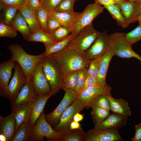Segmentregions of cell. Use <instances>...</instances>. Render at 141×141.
Masks as SVG:
<instances>
[{
    "label": "cell",
    "instance_id": "obj_5",
    "mask_svg": "<svg viewBox=\"0 0 141 141\" xmlns=\"http://www.w3.org/2000/svg\"><path fill=\"white\" fill-rule=\"evenodd\" d=\"M110 36L111 39V48L115 55L123 58H136L141 62V56L133 50L132 45L126 39L124 33L117 32Z\"/></svg>",
    "mask_w": 141,
    "mask_h": 141
},
{
    "label": "cell",
    "instance_id": "obj_58",
    "mask_svg": "<svg viewBox=\"0 0 141 141\" xmlns=\"http://www.w3.org/2000/svg\"></svg>",
    "mask_w": 141,
    "mask_h": 141
},
{
    "label": "cell",
    "instance_id": "obj_35",
    "mask_svg": "<svg viewBox=\"0 0 141 141\" xmlns=\"http://www.w3.org/2000/svg\"><path fill=\"white\" fill-rule=\"evenodd\" d=\"M3 10V19L2 21L10 26L19 8L14 6H8L4 7Z\"/></svg>",
    "mask_w": 141,
    "mask_h": 141
},
{
    "label": "cell",
    "instance_id": "obj_52",
    "mask_svg": "<svg viewBox=\"0 0 141 141\" xmlns=\"http://www.w3.org/2000/svg\"><path fill=\"white\" fill-rule=\"evenodd\" d=\"M116 3L120 5L122 3L128 1L129 0H113Z\"/></svg>",
    "mask_w": 141,
    "mask_h": 141
},
{
    "label": "cell",
    "instance_id": "obj_34",
    "mask_svg": "<svg viewBox=\"0 0 141 141\" xmlns=\"http://www.w3.org/2000/svg\"><path fill=\"white\" fill-rule=\"evenodd\" d=\"M71 32L70 29L62 26L54 31L49 33L54 41L57 43L65 39Z\"/></svg>",
    "mask_w": 141,
    "mask_h": 141
},
{
    "label": "cell",
    "instance_id": "obj_13",
    "mask_svg": "<svg viewBox=\"0 0 141 141\" xmlns=\"http://www.w3.org/2000/svg\"><path fill=\"white\" fill-rule=\"evenodd\" d=\"M32 82L36 97L51 93L49 84L43 70L41 61L34 70Z\"/></svg>",
    "mask_w": 141,
    "mask_h": 141
},
{
    "label": "cell",
    "instance_id": "obj_47",
    "mask_svg": "<svg viewBox=\"0 0 141 141\" xmlns=\"http://www.w3.org/2000/svg\"><path fill=\"white\" fill-rule=\"evenodd\" d=\"M27 6L35 12L42 7L40 0H27Z\"/></svg>",
    "mask_w": 141,
    "mask_h": 141
},
{
    "label": "cell",
    "instance_id": "obj_32",
    "mask_svg": "<svg viewBox=\"0 0 141 141\" xmlns=\"http://www.w3.org/2000/svg\"><path fill=\"white\" fill-rule=\"evenodd\" d=\"M107 95L104 94L94 98L90 102L87 108L94 106L110 111V103Z\"/></svg>",
    "mask_w": 141,
    "mask_h": 141
},
{
    "label": "cell",
    "instance_id": "obj_10",
    "mask_svg": "<svg viewBox=\"0 0 141 141\" xmlns=\"http://www.w3.org/2000/svg\"><path fill=\"white\" fill-rule=\"evenodd\" d=\"M110 35L104 31L101 32L93 45L84 53L85 56L92 60L103 55L111 47Z\"/></svg>",
    "mask_w": 141,
    "mask_h": 141
},
{
    "label": "cell",
    "instance_id": "obj_56",
    "mask_svg": "<svg viewBox=\"0 0 141 141\" xmlns=\"http://www.w3.org/2000/svg\"><path fill=\"white\" fill-rule=\"evenodd\" d=\"M141 2V0H137V2L139 4Z\"/></svg>",
    "mask_w": 141,
    "mask_h": 141
},
{
    "label": "cell",
    "instance_id": "obj_28",
    "mask_svg": "<svg viewBox=\"0 0 141 141\" xmlns=\"http://www.w3.org/2000/svg\"><path fill=\"white\" fill-rule=\"evenodd\" d=\"M19 10L27 22L32 33L36 29L39 28H40L37 21L35 11L27 5Z\"/></svg>",
    "mask_w": 141,
    "mask_h": 141
},
{
    "label": "cell",
    "instance_id": "obj_42",
    "mask_svg": "<svg viewBox=\"0 0 141 141\" xmlns=\"http://www.w3.org/2000/svg\"><path fill=\"white\" fill-rule=\"evenodd\" d=\"M76 0H62L55 11L58 12H68L74 11L73 7Z\"/></svg>",
    "mask_w": 141,
    "mask_h": 141
},
{
    "label": "cell",
    "instance_id": "obj_43",
    "mask_svg": "<svg viewBox=\"0 0 141 141\" xmlns=\"http://www.w3.org/2000/svg\"><path fill=\"white\" fill-rule=\"evenodd\" d=\"M27 0H0V9L6 6H14L19 10L27 5Z\"/></svg>",
    "mask_w": 141,
    "mask_h": 141
},
{
    "label": "cell",
    "instance_id": "obj_19",
    "mask_svg": "<svg viewBox=\"0 0 141 141\" xmlns=\"http://www.w3.org/2000/svg\"><path fill=\"white\" fill-rule=\"evenodd\" d=\"M120 5L122 14L129 25L137 21L138 17L141 13L137 2L129 0Z\"/></svg>",
    "mask_w": 141,
    "mask_h": 141
},
{
    "label": "cell",
    "instance_id": "obj_21",
    "mask_svg": "<svg viewBox=\"0 0 141 141\" xmlns=\"http://www.w3.org/2000/svg\"><path fill=\"white\" fill-rule=\"evenodd\" d=\"M52 95L51 93L36 97L35 99L30 118L31 130L34 126L37 120L44 110L48 100Z\"/></svg>",
    "mask_w": 141,
    "mask_h": 141
},
{
    "label": "cell",
    "instance_id": "obj_22",
    "mask_svg": "<svg viewBox=\"0 0 141 141\" xmlns=\"http://www.w3.org/2000/svg\"><path fill=\"white\" fill-rule=\"evenodd\" d=\"M110 105V111L113 113L128 117L131 115V111L128 103L122 98L116 99L111 95H107Z\"/></svg>",
    "mask_w": 141,
    "mask_h": 141
},
{
    "label": "cell",
    "instance_id": "obj_26",
    "mask_svg": "<svg viewBox=\"0 0 141 141\" xmlns=\"http://www.w3.org/2000/svg\"><path fill=\"white\" fill-rule=\"evenodd\" d=\"M71 33L63 40L59 42L50 44H44L45 51L44 53L46 56L60 51L67 47L71 41L76 37Z\"/></svg>",
    "mask_w": 141,
    "mask_h": 141
},
{
    "label": "cell",
    "instance_id": "obj_44",
    "mask_svg": "<svg viewBox=\"0 0 141 141\" xmlns=\"http://www.w3.org/2000/svg\"><path fill=\"white\" fill-rule=\"evenodd\" d=\"M62 0H41L42 7L48 12L55 11Z\"/></svg>",
    "mask_w": 141,
    "mask_h": 141
},
{
    "label": "cell",
    "instance_id": "obj_31",
    "mask_svg": "<svg viewBox=\"0 0 141 141\" xmlns=\"http://www.w3.org/2000/svg\"><path fill=\"white\" fill-rule=\"evenodd\" d=\"M91 114L92 116L94 126L96 125L103 121L110 114L109 111L102 108L92 106Z\"/></svg>",
    "mask_w": 141,
    "mask_h": 141
},
{
    "label": "cell",
    "instance_id": "obj_1",
    "mask_svg": "<svg viewBox=\"0 0 141 141\" xmlns=\"http://www.w3.org/2000/svg\"><path fill=\"white\" fill-rule=\"evenodd\" d=\"M49 56L52 57L58 63L64 73V78L73 71L84 68H88L91 61L85 56L84 53L67 46Z\"/></svg>",
    "mask_w": 141,
    "mask_h": 141
},
{
    "label": "cell",
    "instance_id": "obj_53",
    "mask_svg": "<svg viewBox=\"0 0 141 141\" xmlns=\"http://www.w3.org/2000/svg\"><path fill=\"white\" fill-rule=\"evenodd\" d=\"M0 141H7L6 137L3 134L0 133Z\"/></svg>",
    "mask_w": 141,
    "mask_h": 141
},
{
    "label": "cell",
    "instance_id": "obj_39",
    "mask_svg": "<svg viewBox=\"0 0 141 141\" xmlns=\"http://www.w3.org/2000/svg\"><path fill=\"white\" fill-rule=\"evenodd\" d=\"M88 68H84L78 71L76 88L75 91L78 95L84 85L87 77Z\"/></svg>",
    "mask_w": 141,
    "mask_h": 141
},
{
    "label": "cell",
    "instance_id": "obj_16",
    "mask_svg": "<svg viewBox=\"0 0 141 141\" xmlns=\"http://www.w3.org/2000/svg\"><path fill=\"white\" fill-rule=\"evenodd\" d=\"M81 14V13L74 11L68 12L54 11L49 13V15L57 20L62 26L70 29L71 31L79 20Z\"/></svg>",
    "mask_w": 141,
    "mask_h": 141
},
{
    "label": "cell",
    "instance_id": "obj_18",
    "mask_svg": "<svg viewBox=\"0 0 141 141\" xmlns=\"http://www.w3.org/2000/svg\"><path fill=\"white\" fill-rule=\"evenodd\" d=\"M15 62L10 59L0 64V95L3 96L7 90L11 78L12 70L15 66Z\"/></svg>",
    "mask_w": 141,
    "mask_h": 141
},
{
    "label": "cell",
    "instance_id": "obj_25",
    "mask_svg": "<svg viewBox=\"0 0 141 141\" xmlns=\"http://www.w3.org/2000/svg\"><path fill=\"white\" fill-rule=\"evenodd\" d=\"M10 26L16 31L20 32L25 40H27L32 34L27 22L19 10L17 11Z\"/></svg>",
    "mask_w": 141,
    "mask_h": 141
},
{
    "label": "cell",
    "instance_id": "obj_46",
    "mask_svg": "<svg viewBox=\"0 0 141 141\" xmlns=\"http://www.w3.org/2000/svg\"><path fill=\"white\" fill-rule=\"evenodd\" d=\"M97 85H99L97 78L91 75H87L85 83L79 92L86 88Z\"/></svg>",
    "mask_w": 141,
    "mask_h": 141
},
{
    "label": "cell",
    "instance_id": "obj_57",
    "mask_svg": "<svg viewBox=\"0 0 141 141\" xmlns=\"http://www.w3.org/2000/svg\"><path fill=\"white\" fill-rule=\"evenodd\" d=\"M130 1L133 2H137V0H129Z\"/></svg>",
    "mask_w": 141,
    "mask_h": 141
},
{
    "label": "cell",
    "instance_id": "obj_29",
    "mask_svg": "<svg viewBox=\"0 0 141 141\" xmlns=\"http://www.w3.org/2000/svg\"><path fill=\"white\" fill-rule=\"evenodd\" d=\"M27 40L29 42H40L44 44H50L56 43L48 33L43 31L40 28L35 30Z\"/></svg>",
    "mask_w": 141,
    "mask_h": 141
},
{
    "label": "cell",
    "instance_id": "obj_33",
    "mask_svg": "<svg viewBox=\"0 0 141 141\" xmlns=\"http://www.w3.org/2000/svg\"><path fill=\"white\" fill-rule=\"evenodd\" d=\"M35 12L37 21L41 29L47 33V24L49 12L42 7Z\"/></svg>",
    "mask_w": 141,
    "mask_h": 141
},
{
    "label": "cell",
    "instance_id": "obj_14",
    "mask_svg": "<svg viewBox=\"0 0 141 141\" xmlns=\"http://www.w3.org/2000/svg\"><path fill=\"white\" fill-rule=\"evenodd\" d=\"M36 97L32 82L27 80L15 98L10 102L11 111L28 103Z\"/></svg>",
    "mask_w": 141,
    "mask_h": 141
},
{
    "label": "cell",
    "instance_id": "obj_55",
    "mask_svg": "<svg viewBox=\"0 0 141 141\" xmlns=\"http://www.w3.org/2000/svg\"><path fill=\"white\" fill-rule=\"evenodd\" d=\"M139 5L140 9L141 10V2L139 4Z\"/></svg>",
    "mask_w": 141,
    "mask_h": 141
},
{
    "label": "cell",
    "instance_id": "obj_40",
    "mask_svg": "<svg viewBox=\"0 0 141 141\" xmlns=\"http://www.w3.org/2000/svg\"><path fill=\"white\" fill-rule=\"evenodd\" d=\"M126 40L131 45L141 40V25H139L131 32L125 34Z\"/></svg>",
    "mask_w": 141,
    "mask_h": 141
},
{
    "label": "cell",
    "instance_id": "obj_12",
    "mask_svg": "<svg viewBox=\"0 0 141 141\" xmlns=\"http://www.w3.org/2000/svg\"><path fill=\"white\" fill-rule=\"evenodd\" d=\"M119 129H91L85 132L83 141H122Z\"/></svg>",
    "mask_w": 141,
    "mask_h": 141
},
{
    "label": "cell",
    "instance_id": "obj_50",
    "mask_svg": "<svg viewBox=\"0 0 141 141\" xmlns=\"http://www.w3.org/2000/svg\"><path fill=\"white\" fill-rule=\"evenodd\" d=\"M80 127V125L78 122L73 121L71 123L69 130L71 131L78 129Z\"/></svg>",
    "mask_w": 141,
    "mask_h": 141
},
{
    "label": "cell",
    "instance_id": "obj_2",
    "mask_svg": "<svg viewBox=\"0 0 141 141\" xmlns=\"http://www.w3.org/2000/svg\"><path fill=\"white\" fill-rule=\"evenodd\" d=\"M8 48L11 54L10 59L17 62L22 69L27 80L32 82L34 70L41 61L44 55V53L37 55H30L26 52L20 45L16 43L10 45Z\"/></svg>",
    "mask_w": 141,
    "mask_h": 141
},
{
    "label": "cell",
    "instance_id": "obj_51",
    "mask_svg": "<svg viewBox=\"0 0 141 141\" xmlns=\"http://www.w3.org/2000/svg\"><path fill=\"white\" fill-rule=\"evenodd\" d=\"M83 115L80 114L79 112H78L76 113L74 115L73 117V120L79 122L83 120Z\"/></svg>",
    "mask_w": 141,
    "mask_h": 141
},
{
    "label": "cell",
    "instance_id": "obj_48",
    "mask_svg": "<svg viewBox=\"0 0 141 141\" xmlns=\"http://www.w3.org/2000/svg\"><path fill=\"white\" fill-rule=\"evenodd\" d=\"M135 133L134 137L131 139L132 141H141V124L139 123L135 126Z\"/></svg>",
    "mask_w": 141,
    "mask_h": 141
},
{
    "label": "cell",
    "instance_id": "obj_24",
    "mask_svg": "<svg viewBox=\"0 0 141 141\" xmlns=\"http://www.w3.org/2000/svg\"><path fill=\"white\" fill-rule=\"evenodd\" d=\"M35 98L30 102L19 108L14 111H11L15 113L16 124L15 133L30 118Z\"/></svg>",
    "mask_w": 141,
    "mask_h": 141
},
{
    "label": "cell",
    "instance_id": "obj_41",
    "mask_svg": "<svg viewBox=\"0 0 141 141\" xmlns=\"http://www.w3.org/2000/svg\"><path fill=\"white\" fill-rule=\"evenodd\" d=\"M103 55L91 61L87 70V75H91L97 78L100 63Z\"/></svg>",
    "mask_w": 141,
    "mask_h": 141
},
{
    "label": "cell",
    "instance_id": "obj_4",
    "mask_svg": "<svg viewBox=\"0 0 141 141\" xmlns=\"http://www.w3.org/2000/svg\"><path fill=\"white\" fill-rule=\"evenodd\" d=\"M43 110L31 130L30 141H42L46 138L48 141H62L64 135L55 131L47 122Z\"/></svg>",
    "mask_w": 141,
    "mask_h": 141
},
{
    "label": "cell",
    "instance_id": "obj_54",
    "mask_svg": "<svg viewBox=\"0 0 141 141\" xmlns=\"http://www.w3.org/2000/svg\"><path fill=\"white\" fill-rule=\"evenodd\" d=\"M137 21L138 22L139 25H141V13L138 16Z\"/></svg>",
    "mask_w": 141,
    "mask_h": 141
},
{
    "label": "cell",
    "instance_id": "obj_8",
    "mask_svg": "<svg viewBox=\"0 0 141 141\" xmlns=\"http://www.w3.org/2000/svg\"><path fill=\"white\" fill-rule=\"evenodd\" d=\"M104 8L95 1L88 4L81 13L79 20L72 30L71 33L76 36L84 28L92 23L93 20L103 12Z\"/></svg>",
    "mask_w": 141,
    "mask_h": 141
},
{
    "label": "cell",
    "instance_id": "obj_6",
    "mask_svg": "<svg viewBox=\"0 0 141 141\" xmlns=\"http://www.w3.org/2000/svg\"><path fill=\"white\" fill-rule=\"evenodd\" d=\"M100 33L94 28L91 23L84 28L67 47L84 53L91 46Z\"/></svg>",
    "mask_w": 141,
    "mask_h": 141
},
{
    "label": "cell",
    "instance_id": "obj_37",
    "mask_svg": "<svg viewBox=\"0 0 141 141\" xmlns=\"http://www.w3.org/2000/svg\"><path fill=\"white\" fill-rule=\"evenodd\" d=\"M78 71H75L70 73L64 78V85L63 89L64 91L68 89L75 91Z\"/></svg>",
    "mask_w": 141,
    "mask_h": 141
},
{
    "label": "cell",
    "instance_id": "obj_27",
    "mask_svg": "<svg viewBox=\"0 0 141 141\" xmlns=\"http://www.w3.org/2000/svg\"><path fill=\"white\" fill-rule=\"evenodd\" d=\"M103 6L116 20L118 25L124 28L129 25L122 14L119 5L116 3Z\"/></svg>",
    "mask_w": 141,
    "mask_h": 141
},
{
    "label": "cell",
    "instance_id": "obj_9",
    "mask_svg": "<svg viewBox=\"0 0 141 141\" xmlns=\"http://www.w3.org/2000/svg\"><path fill=\"white\" fill-rule=\"evenodd\" d=\"M64 91V96L57 106L52 112L45 115L46 120L52 128L58 124L64 111L77 99L78 94L75 90L68 89Z\"/></svg>",
    "mask_w": 141,
    "mask_h": 141
},
{
    "label": "cell",
    "instance_id": "obj_49",
    "mask_svg": "<svg viewBox=\"0 0 141 141\" xmlns=\"http://www.w3.org/2000/svg\"><path fill=\"white\" fill-rule=\"evenodd\" d=\"M101 5L103 6L107 5L112 4H114L116 3L113 0H94Z\"/></svg>",
    "mask_w": 141,
    "mask_h": 141
},
{
    "label": "cell",
    "instance_id": "obj_11",
    "mask_svg": "<svg viewBox=\"0 0 141 141\" xmlns=\"http://www.w3.org/2000/svg\"><path fill=\"white\" fill-rule=\"evenodd\" d=\"M14 68V73L3 96L8 99L10 102L15 98L27 81L22 69L17 63Z\"/></svg>",
    "mask_w": 141,
    "mask_h": 141
},
{
    "label": "cell",
    "instance_id": "obj_7",
    "mask_svg": "<svg viewBox=\"0 0 141 141\" xmlns=\"http://www.w3.org/2000/svg\"><path fill=\"white\" fill-rule=\"evenodd\" d=\"M87 104L85 102L78 99H76L73 103L64 111L61 115L58 124L53 129L56 131L61 132L64 135L70 132L69 127L73 121L75 114L79 112Z\"/></svg>",
    "mask_w": 141,
    "mask_h": 141
},
{
    "label": "cell",
    "instance_id": "obj_15",
    "mask_svg": "<svg viewBox=\"0 0 141 141\" xmlns=\"http://www.w3.org/2000/svg\"><path fill=\"white\" fill-rule=\"evenodd\" d=\"M111 87L108 85L104 87L96 85L80 91L78 95L77 99L85 102L87 108L90 102L94 98L104 94L111 95Z\"/></svg>",
    "mask_w": 141,
    "mask_h": 141
},
{
    "label": "cell",
    "instance_id": "obj_30",
    "mask_svg": "<svg viewBox=\"0 0 141 141\" xmlns=\"http://www.w3.org/2000/svg\"><path fill=\"white\" fill-rule=\"evenodd\" d=\"M31 131L30 118L15 132L11 141H30Z\"/></svg>",
    "mask_w": 141,
    "mask_h": 141
},
{
    "label": "cell",
    "instance_id": "obj_17",
    "mask_svg": "<svg viewBox=\"0 0 141 141\" xmlns=\"http://www.w3.org/2000/svg\"><path fill=\"white\" fill-rule=\"evenodd\" d=\"M127 117L122 116L114 113L110 114L102 122L94 126L93 128L98 130L102 129H119L126 126Z\"/></svg>",
    "mask_w": 141,
    "mask_h": 141
},
{
    "label": "cell",
    "instance_id": "obj_36",
    "mask_svg": "<svg viewBox=\"0 0 141 141\" xmlns=\"http://www.w3.org/2000/svg\"><path fill=\"white\" fill-rule=\"evenodd\" d=\"M85 132L80 127L64 135L62 141H81Z\"/></svg>",
    "mask_w": 141,
    "mask_h": 141
},
{
    "label": "cell",
    "instance_id": "obj_3",
    "mask_svg": "<svg viewBox=\"0 0 141 141\" xmlns=\"http://www.w3.org/2000/svg\"><path fill=\"white\" fill-rule=\"evenodd\" d=\"M41 62L43 72L49 84L51 93L53 96L60 89H63L64 73L57 62L51 56H46L44 54Z\"/></svg>",
    "mask_w": 141,
    "mask_h": 141
},
{
    "label": "cell",
    "instance_id": "obj_23",
    "mask_svg": "<svg viewBox=\"0 0 141 141\" xmlns=\"http://www.w3.org/2000/svg\"><path fill=\"white\" fill-rule=\"evenodd\" d=\"M114 55V52L111 48L103 55L97 78L99 85L104 87L107 85L106 81L107 71L111 60Z\"/></svg>",
    "mask_w": 141,
    "mask_h": 141
},
{
    "label": "cell",
    "instance_id": "obj_20",
    "mask_svg": "<svg viewBox=\"0 0 141 141\" xmlns=\"http://www.w3.org/2000/svg\"><path fill=\"white\" fill-rule=\"evenodd\" d=\"M15 113L11 112L9 115L3 117L0 115V133L4 135L7 141H11L15 132Z\"/></svg>",
    "mask_w": 141,
    "mask_h": 141
},
{
    "label": "cell",
    "instance_id": "obj_38",
    "mask_svg": "<svg viewBox=\"0 0 141 141\" xmlns=\"http://www.w3.org/2000/svg\"><path fill=\"white\" fill-rule=\"evenodd\" d=\"M16 31L11 26L1 21L0 22V37H8L10 38L17 36Z\"/></svg>",
    "mask_w": 141,
    "mask_h": 141
},
{
    "label": "cell",
    "instance_id": "obj_45",
    "mask_svg": "<svg viewBox=\"0 0 141 141\" xmlns=\"http://www.w3.org/2000/svg\"><path fill=\"white\" fill-rule=\"evenodd\" d=\"M61 26V24L57 20L49 14L47 24V33H51Z\"/></svg>",
    "mask_w": 141,
    "mask_h": 141
}]
</instances>
